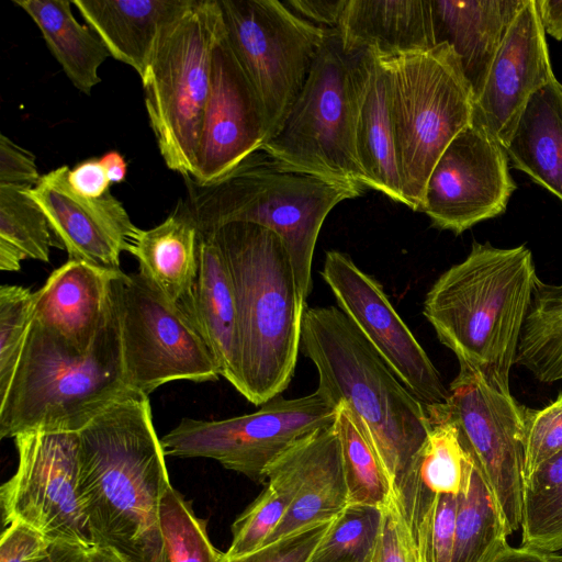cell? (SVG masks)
I'll return each instance as SVG.
<instances>
[{"label": "cell", "instance_id": "6da1fadb", "mask_svg": "<svg viewBox=\"0 0 562 562\" xmlns=\"http://www.w3.org/2000/svg\"><path fill=\"white\" fill-rule=\"evenodd\" d=\"M78 434V495L97 546L124 562H169L159 506L171 484L148 395L128 391Z\"/></svg>", "mask_w": 562, "mask_h": 562}, {"label": "cell", "instance_id": "7a4b0ae2", "mask_svg": "<svg viewBox=\"0 0 562 562\" xmlns=\"http://www.w3.org/2000/svg\"><path fill=\"white\" fill-rule=\"evenodd\" d=\"M538 279L525 245L497 248L473 241L464 260L432 284L424 316L459 364L505 391Z\"/></svg>", "mask_w": 562, "mask_h": 562}, {"label": "cell", "instance_id": "3957f363", "mask_svg": "<svg viewBox=\"0 0 562 562\" xmlns=\"http://www.w3.org/2000/svg\"><path fill=\"white\" fill-rule=\"evenodd\" d=\"M210 234L233 282L240 345L239 393L254 405L289 386L301 350L306 308L281 237L272 229L233 222Z\"/></svg>", "mask_w": 562, "mask_h": 562}, {"label": "cell", "instance_id": "277c9868", "mask_svg": "<svg viewBox=\"0 0 562 562\" xmlns=\"http://www.w3.org/2000/svg\"><path fill=\"white\" fill-rule=\"evenodd\" d=\"M301 350L316 368V390L360 420L395 488L431 428L426 406L339 307L305 308Z\"/></svg>", "mask_w": 562, "mask_h": 562}, {"label": "cell", "instance_id": "5b68a950", "mask_svg": "<svg viewBox=\"0 0 562 562\" xmlns=\"http://www.w3.org/2000/svg\"><path fill=\"white\" fill-rule=\"evenodd\" d=\"M128 391L114 301L87 352L33 319L12 380L0 395V438L36 430L78 432Z\"/></svg>", "mask_w": 562, "mask_h": 562}, {"label": "cell", "instance_id": "8992f818", "mask_svg": "<svg viewBox=\"0 0 562 562\" xmlns=\"http://www.w3.org/2000/svg\"><path fill=\"white\" fill-rule=\"evenodd\" d=\"M183 178L199 234L233 222L274 231L285 245L305 301L312 290L313 256L325 218L337 204L366 191L285 170L261 149L212 183L202 186Z\"/></svg>", "mask_w": 562, "mask_h": 562}, {"label": "cell", "instance_id": "52a82bcc", "mask_svg": "<svg viewBox=\"0 0 562 562\" xmlns=\"http://www.w3.org/2000/svg\"><path fill=\"white\" fill-rule=\"evenodd\" d=\"M380 60L387 77L402 193L405 205L418 211L438 158L472 124V89L446 43Z\"/></svg>", "mask_w": 562, "mask_h": 562}, {"label": "cell", "instance_id": "ba28073f", "mask_svg": "<svg viewBox=\"0 0 562 562\" xmlns=\"http://www.w3.org/2000/svg\"><path fill=\"white\" fill-rule=\"evenodd\" d=\"M221 27L218 0H192L165 27L140 77L160 155L182 177L193 170Z\"/></svg>", "mask_w": 562, "mask_h": 562}, {"label": "cell", "instance_id": "9c48e42d", "mask_svg": "<svg viewBox=\"0 0 562 562\" xmlns=\"http://www.w3.org/2000/svg\"><path fill=\"white\" fill-rule=\"evenodd\" d=\"M336 29L326 41L279 132L261 150L281 168L368 189L353 138V67Z\"/></svg>", "mask_w": 562, "mask_h": 562}, {"label": "cell", "instance_id": "30bf717a", "mask_svg": "<svg viewBox=\"0 0 562 562\" xmlns=\"http://www.w3.org/2000/svg\"><path fill=\"white\" fill-rule=\"evenodd\" d=\"M228 44L276 135L307 80L329 29L278 0H218Z\"/></svg>", "mask_w": 562, "mask_h": 562}, {"label": "cell", "instance_id": "8fae6325", "mask_svg": "<svg viewBox=\"0 0 562 562\" xmlns=\"http://www.w3.org/2000/svg\"><path fill=\"white\" fill-rule=\"evenodd\" d=\"M127 386L149 395L162 384L216 381V360L190 315L142 272L112 283Z\"/></svg>", "mask_w": 562, "mask_h": 562}, {"label": "cell", "instance_id": "7c38bea8", "mask_svg": "<svg viewBox=\"0 0 562 562\" xmlns=\"http://www.w3.org/2000/svg\"><path fill=\"white\" fill-rule=\"evenodd\" d=\"M335 406L319 391L296 398L274 397L254 413L221 420L182 418L166 434V456L209 458L250 480L267 482L269 467L295 442L333 426Z\"/></svg>", "mask_w": 562, "mask_h": 562}, {"label": "cell", "instance_id": "4fadbf2b", "mask_svg": "<svg viewBox=\"0 0 562 562\" xmlns=\"http://www.w3.org/2000/svg\"><path fill=\"white\" fill-rule=\"evenodd\" d=\"M446 404L426 407L431 424L450 422L487 481L508 536L520 528L525 463V407L510 391L460 364Z\"/></svg>", "mask_w": 562, "mask_h": 562}, {"label": "cell", "instance_id": "5bb4252c", "mask_svg": "<svg viewBox=\"0 0 562 562\" xmlns=\"http://www.w3.org/2000/svg\"><path fill=\"white\" fill-rule=\"evenodd\" d=\"M13 440L19 462L0 488L3 524H26L52 543L98 547L78 495L79 434L36 430Z\"/></svg>", "mask_w": 562, "mask_h": 562}, {"label": "cell", "instance_id": "9a60e30c", "mask_svg": "<svg viewBox=\"0 0 562 562\" xmlns=\"http://www.w3.org/2000/svg\"><path fill=\"white\" fill-rule=\"evenodd\" d=\"M517 186L505 148L471 124L447 146L426 182L418 212L439 229L462 234L506 210Z\"/></svg>", "mask_w": 562, "mask_h": 562}, {"label": "cell", "instance_id": "2e32d148", "mask_svg": "<svg viewBox=\"0 0 562 562\" xmlns=\"http://www.w3.org/2000/svg\"><path fill=\"white\" fill-rule=\"evenodd\" d=\"M321 276L338 307L418 401L426 407L446 404L449 391L439 371L382 285L338 250L326 252Z\"/></svg>", "mask_w": 562, "mask_h": 562}, {"label": "cell", "instance_id": "e0dca14e", "mask_svg": "<svg viewBox=\"0 0 562 562\" xmlns=\"http://www.w3.org/2000/svg\"><path fill=\"white\" fill-rule=\"evenodd\" d=\"M267 139L261 104L228 44L222 22L213 48L210 91L190 178L202 186L212 183L260 150Z\"/></svg>", "mask_w": 562, "mask_h": 562}, {"label": "cell", "instance_id": "ac0fdd59", "mask_svg": "<svg viewBox=\"0 0 562 562\" xmlns=\"http://www.w3.org/2000/svg\"><path fill=\"white\" fill-rule=\"evenodd\" d=\"M69 170L64 165L42 176L29 195L44 212L70 260L121 270V254L128 251L139 228L110 191L98 199L77 193L68 181Z\"/></svg>", "mask_w": 562, "mask_h": 562}, {"label": "cell", "instance_id": "d6986e66", "mask_svg": "<svg viewBox=\"0 0 562 562\" xmlns=\"http://www.w3.org/2000/svg\"><path fill=\"white\" fill-rule=\"evenodd\" d=\"M554 78L536 1L527 0L473 102L472 124L504 147L529 98Z\"/></svg>", "mask_w": 562, "mask_h": 562}, {"label": "cell", "instance_id": "ffe728a7", "mask_svg": "<svg viewBox=\"0 0 562 562\" xmlns=\"http://www.w3.org/2000/svg\"><path fill=\"white\" fill-rule=\"evenodd\" d=\"M293 492V499L267 543L333 520L349 504L339 441L334 425L295 442L267 470Z\"/></svg>", "mask_w": 562, "mask_h": 562}, {"label": "cell", "instance_id": "44dd1931", "mask_svg": "<svg viewBox=\"0 0 562 562\" xmlns=\"http://www.w3.org/2000/svg\"><path fill=\"white\" fill-rule=\"evenodd\" d=\"M121 272L69 259L35 291L33 319L89 351L112 313V283Z\"/></svg>", "mask_w": 562, "mask_h": 562}, {"label": "cell", "instance_id": "7402d4cb", "mask_svg": "<svg viewBox=\"0 0 562 562\" xmlns=\"http://www.w3.org/2000/svg\"><path fill=\"white\" fill-rule=\"evenodd\" d=\"M353 138L368 189L405 204L390 110L387 77L379 57L356 55L353 67Z\"/></svg>", "mask_w": 562, "mask_h": 562}, {"label": "cell", "instance_id": "603a6c76", "mask_svg": "<svg viewBox=\"0 0 562 562\" xmlns=\"http://www.w3.org/2000/svg\"><path fill=\"white\" fill-rule=\"evenodd\" d=\"M336 31L348 54L393 58L437 45L431 0H348Z\"/></svg>", "mask_w": 562, "mask_h": 562}, {"label": "cell", "instance_id": "cb8c5ba5", "mask_svg": "<svg viewBox=\"0 0 562 562\" xmlns=\"http://www.w3.org/2000/svg\"><path fill=\"white\" fill-rule=\"evenodd\" d=\"M527 0H431L436 44L456 53L471 86L473 100L484 85L493 59Z\"/></svg>", "mask_w": 562, "mask_h": 562}, {"label": "cell", "instance_id": "d4e9b609", "mask_svg": "<svg viewBox=\"0 0 562 562\" xmlns=\"http://www.w3.org/2000/svg\"><path fill=\"white\" fill-rule=\"evenodd\" d=\"M199 272L181 303L212 351L225 378L240 387V345L236 296L223 255L210 234H200Z\"/></svg>", "mask_w": 562, "mask_h": 562}, {"label": "cell", "instance_id": "484cf974", "mask_svg": "<svg viewBox=\"0 0 562 562\" xmlns=\"http://www.w3.org/2000/svg\"><path fill=\"white\" fill-rule=\"evenodd\" d=\"M192 0H74L111 57L142 77L165 27Z\"/></svg>", "mask_w": 562, "mask_h": 562}, {"label": "cell", "instance_id": "4316f807", "mask_svg": "<svg viewBox=\"0 0 562 562\" xmlns=\"http://www.w3.org/2000/svg\"><path fill=\"white\" fill-rule=\"evenodd\" d=\"M504 148L516 169L562 201V83L557 78L529 98Z\"/></svg>", "mask_w": 562, "mask_h": 562}, {"label": "cell", "instance_id": "83f0119b", "mask_svg": "<svg viewBox=\"0 0 562 562\" xmlns=\"http://www.w3.org/2000/svg\"><path fill=\"white\" fill-rule=\"evenodd\" d=\"M199 243L200 234L188 204L181 203L161 224L139 228L128 252L137 259L139 272L181 304L198 278Z\"/></svg>", "mask_w": 562, "mask_h": 562}, {"label": "cell", "instance_id": "f1b7e54d", "mask_svg": "<svg viewBox=\"0 0 562 562\" xmlns=\"http://www.w3.org/2000/svg\"><path fill=\"white\" fill-rule=\"evenodd\" d=\"M40 29L52 55L72 85L90 95L101 78L98 74L110 54L95 33L74 16L70 1L13 0Z\"/></svg>", "mask_w": 562, "mask_h": 562}, {"label": "cell", "instance_id": "f546056e", "mask_svg": "<svg viewBox=\"0 0 562 562\" xmlns=\"http://www.w3.org/2000/svg\"><path fill=\"white\" fill-rule=\"evenodd\" d=\"M507 536L497 501L472 458L458 495L451 562H490L508 546Z\"/></svg>", "mask_w": 562, "mask_h": 562}, {"label": "cell", "instance_id": "4dcf8cb0", "mask_svg": "<svg viewBox=\"0 0 562 562\" xmlns=\"http://www.w3.org/2000/svg\"><path fill=\"white\" fill-rule=\"evenodd\" d=\"M515 364L538 381H562V283L536 281Z\"/></svg>", "mask_w": 562, "mask_h": 562}, {"label": "cell", "instance_id": "1f68e13d", "mask_svg": "<svg viewBox=\"0 0 562 562\" xmlns=\"http://www.w3.org/2000/svg\"><path fill=\"white\" fill-rule=\"evenodd\" d=\"M334 428L349 504L384 508L394 496L392 480L360 420L344 403L337 405Z\"/></svg>", "mask_w": 562, "mask_h": 562}, {"label": "cell", "instance_id": "d6a6232c", "mask_svg": "<svg viewBox=\"0 0 562 562\" xmlns=\"http://www.w3.org/2000/svg\"><path fill=\"white\" fill-rule=\"evenodd\" d=\"M29 189L0 186V269L18 271L25 259L49 261L50 248H61Z\"/></svg>", "mask_w": 562, "mask_h": 562}, {"label": "cell", "instance_id": "836d02e7", "mask_svg": "<svg viewBox=\"0 0 562 562\" xmlns=\"http://www.w3.org/2000/svg\"><path fill=\"white\" fill-rule=\"evenodd\" d=\"M520 528L521 546L562 550V451L524 480Z\"/></svg>", "mask_w": 562, "mask_h": 562}, {"label": "cell", "instance_id": "e575fe53", "mask_svg": "<svg viewBox=\"0 0 562 562\" xmlns=\"http://www.w3.org/2000/svg\"><path fill=\"white\" fill-rule=\"evenodd\" d=\"M418 562H451L458 495L429 494L414 485L395 493Z\"/></svg>", "mask_w": 562, "mask_h": 562}, {"label": "cell", "instance_id": "d590c367", "mask_svg": "<svg viewBox=\"0 0 562 562\" xmlns=\"http://www.w3.org/2000/svg\"><path fill=\"white\" fill-rule=\"evenodd\" d=\"M459 431L450 422L431 424V428L402 482H412L430 494L459 495L471 463Z\"/></svg>", "mask_w": 562, "mask_h": 562}, {"label": "cell", "instance_id": "8d00e7d4", "mask_svg": "<svg viewBox=\"0 0 562 562\" xmlns=\"http://www.w3.org/2000/svg\"><path fill=\"white\" fill-rule=\"evenodd\" d=\"M381 521L382 508L348 504L330 521L308 562H367Z\"/></svg>", "mask_w": 562, "mask_h": 562}, {"label": "cell", "instance_id": "74e56055", "mask_svg": "<svg viewBox=\"0 0 562 562\" xmlns=\"http://www.w3.org/2000/svg\"><path fill=\"white\" fill-rule=\"evenodd\" d=\"M159 519L169 562H222L224 553L212 544L205 521L172 485L161 497Z\"/></svg>", "mask_w": 562, "mask_h": 562}, {"label": "cell", "instance_id": "f35d334b", "mask_svg": "<svg viewBox=\"0 0 562 562\" xmlns=\"http://www.w3.org/2000/svg\"><path fill=\"white\" fill-rule=\"evenodd\" d=\"M293 492L277 480H268L262 493L232 525V542L224 559H234L263 547L284 517Z\"/></svg>", "mask_w": 562, "mask_h": 562}, {"label": "cell", "instance_id": "ab89813d", "mask_svg": "<svg viewBox=\"0 0 562 562\" xmlns=\"http://www.w3.org/2000/svg\"><path fill=\"white\" fill-rule=\"evenodd\" d=\"M35 292L21 285L0 288V395L14 374L34 317Z\"/></svg>", "mask_w": 562, "mask_h": 562}, {"label": "cell", "instance_id": "60d3db41", "mask_svg": "<svg viewBox=\"0 0 562 562\" xmlns=\"http://www.w3.org/2000/svg\"><path fill=\"white\" fill-rule=\"evenodd\" d=\"M525 420L524 480L562 451V392L549 405L527 408Z\"/></svg>", "mask_w": 562, "mask_h": 562}, {"label": "cell", "instance_id": "b9f144b4", "mask_svg": "<svg viewBox=\"0 0 562 562\" xmlns=\"http://www.w3.org/2000/svg\"><path fill=\"white\" fill-rule=\"evenodd\" d=\"M367 562H418L408 525L394 496L382 508V521Z\"/></svg>", "mask_w": 562, "mask_h": 562}, {"label": "cell", "instance_id": "7bdbcfd3", "mask_svg": "<svg viewBox=\"0 0 562 562\" xmlns=\"http://www.w3.org/2000/svg\"><path fill=\"white\" fill-rule=\"evenodd\" d=\"M330 521L304 528L238 558L223 555L222 562H308Z\"/></svg>", "mask_w": 562, "mask_h": 562}, {"label": "cell", "instance_id": "ee69618b", "mask_svg": "<svg viewBox=\"0 0 562 562\" xmlns=\"http://www.w3.org/2000/svg\"><path fill=\"white\" fill-rule=\"evenodd\" d=\"M53 543L26 524L8 525L0 540V562H41Z\"/></svg>", "mask_w": 562, "mask_h": 562}, {"label": "cell", "instance_id": "f6af8a7d", "mask_svg": "<svg viewBox=\"0 0 562 562\" xmlns=\"http://www.w3.org/2000/svg\"><path fill=\"white\" fill-rule=\"evenodd\" d=\"M40 176L35 156L15 144L4 134L0 135V186L34 188Z\"/></svg>", "mask_w": 562, "mask_h": 562}, {"label": "cell", "instance_id": "bcb514c9", "mask_svg": "<svg viewBox=\"0 0 562 562\" xmlns=\"http://www.w3.org/2000/svg\"><path fill=\"white\" fill-rule=\"evenodd\" d=\"M348 0H289L285 3L304 20L326 29H337Z\"/></svg>", "mask_w": 562, "mask_h": 562}, {"label": "cell", "instance_id": "7dc6e473", "mask_svg": "<svg viewBox=\"0 0 562 562\" xmlns=\"http://www.w3.org/2000/svg\"><path fill=\"white\" fill-rule=\"evenodd\" d=\"M68 181L79 194L98 199L109 192L111 184L100 159H89L69 170Z\"/></svg>", "mask_w": 562, "mask_h": 562}, {"label": "cell", "instance_id": "c3c4849f", "mask_svg": "<svg viewBox=\"0 0 562 562\" xmlns=\"http://www.w3.org/2000/svg\"><path fill=\"white\" fill-rule=\"evenodd\" d=\"M490 562H562V554L544 552L524 546L519 548L507 546Z\"/></svg>", "mask_w": 562, "mask_h": 562}, {"label": "cell", "instance_id": "681fc988", "mask_svg": "<svg viewBox=\"0 0 562 562\" xmlns=\"http://www.w3.org/2000/svg\"><path fill=\"white\" fill-rule=\"evenodd\" d=\"M544 32L562 41V0H535Z\"/></svg>", "mask_w": 562, "mask_h": 562}, {"label": "cell", "instance_id": "f907efd6", "mask_svg": "<svg viewBox=\"0 0 562 562\" xmlns=\"http://www.w3.org/2000/svg\"><path fill=\"white\" fill-rule=\"evenodd\" d=\"M88 550L66 543H53L46 558L41 562H85Z\"/></svg>", "mask_w": 562, "mask_h": 562}, {"label": "cell", "instance_id": "816d5d0a", "mask_svg": "<svg viewBox=\"0 0 562 562\" xmlns=\"http://www.w3.org/2000/svg\"><path fill=\"white\" fill-rule=\"evenodd\" d=\"M111 183H120L126 176V162L117 151H109L100 159Z\"/></svg>", "mask_w": 562, "mask_h": 562}, {"label": "cell", "instance_id": "f5cc1de1", "mask_svg": "<svg viewBox=\"0 0 562 562\" xmlns=\"http://www.w3.org/2000/svg\"><path fill=\"white\" fill-rule=\"evenodd\" d=\"M85 562H124L114 551L105 547H94L88 550Z\"/></svg>", "mask_w": 562, "mask_h": 562}]
</instances>
